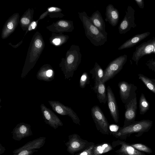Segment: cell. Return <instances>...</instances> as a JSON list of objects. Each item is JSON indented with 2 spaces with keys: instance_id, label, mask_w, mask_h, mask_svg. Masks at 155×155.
<instances>
[{
  "instance_id": "52a82bcc",
  "label": "cell",
  "mask_w": 155,
  "mask_h": 155,
  "mask_svg": "<svg viewBox=\"0 0 155 155\" xmlns=\"http://www.w3.org/2000/svg\"><path fill=\"white\" fill-rule=\"evenodd\" d=\"M48 102L52 110L55 112L61 115L68 116L74 123L80 125L79 117L71 108L64 105L58 101H49Z\"/></svg>"
},
{
  "instance_id": "5bb4252c",
  "label": "cell",
  "mask_w": 155,
  "mask_h": 155,
  "mask_svg": "<svg viewBox=\"0 0 155 155\" xmlns=\"http://www.w3.org/2000/svg\"><path fill=\"white\" fill-rule=\"evenodd\" d=\"M31 125L23 122L17 124L12 133V138L15 140L20 141L22 139L32 135Z\"/></svg>"
},
{
  "instance_id": "e575fe53",
  "label": "cell",
  "mask_w": 155,
  "mask_h": 155,
  "mask_svg": "<svg viewBox=\"0 0 155 155\" xmlns=\"http://www.w3.org/2000/svg\"><path fill=\"white\" fill-rule=\"evenodd\" d=\"M61 40L59 38H55L53 41V42L56 45H59L61 42Z\"/></svg>"
},
{
  "instance_id": "277c9868",
  "label": "cell",
  "mask_w": 155,
  "mask_h": 155,
  "mask_svg": "<svg viewBox=\"0 0 155 155\" xmlns=\"http://www.w3.org/2000/svg\"><path fill=\"white\" fill-rule=\"evenodd\" d=\"M68 139V141L65 144L67 147V151L72 155L84 150L94 143L82 139L76 134L69 135Z\"/></svg>"
},
{
  "instance_id": "8d00e7d4",
  "label": "cell",
  "mask_w": 155,
  "mask_h": 155,
  "mask_svg": "<svg viewBox=\"0 0 155 155\" xmlns=\"http://www.w3.org/2000/svg\"><path fill=\"white\" fill-rule=\"evenodd\" d=\"M7 27L9 29H12L13 27L12 23L11 22H9L7 24Z\"/></svg>"
},
{
  "instance_id": "836d02e7",
  "label": "cell",
  "mask_w": 155,
  "mask_h": 155,
  "mask_svg": "<svg viewBox=\"0 0 155 155\" xmlns=\"http://www.w3.org/2000/svg\"><path fill=\"white\" fill-rule=\"evenodd\" d=\"M37 25V24L35 21H33L31 23V25L29 28L28 30H31L32 29H34Z\"/></svg>"
},
{
  "instance_id": "5b68a950",
  "label": "cell",
  "mask_w": 155,
  "mask_h": 155,
  "mask_svg": "<svg viewBox=\"0 0 155 155\" xmlns=\"http://www.w3.org/2000/svg\"><path fill=\"white\" fill-rule=\"evenodd\" d=\"M127 59V56H120L111 61L104 70V76L102 82L105 83L114 78L122 69Z\"/></svg>"
},
{
  "instance_id": "cb8c5ba5",
  "label": "cell",
  "mask_w": 155,
  "mask_h": 155,
  "mask_svg": "<svg viewBox=\"0 0 155 155\" xmlns=\"http://www.w3.org/2000/svg\"><path fill=\"white\" fill-rule=\"evenodd\" d=\"M150 104L144 94L142 93L139 99V107L140 114H144L149 109Z\"/></svg>"
},
{
  "instance_id": "f1b7e54d",
  "label": "cell",
  "mask_w": 155,
  "mask_h": 155,
  "mask_svg": "<svg viewBox=\"0 0 155 155\" xmlns=\"http://www.w3.org/2000/svg\"><path fill=\"white\" fill-rule=\"evenodd\" d=\"M38 151V150L36 149L23 150L18 153H14L13 155H32L35 152Z\"/></svg>"
},
{
  "instance_id": "1f68e13d",
  "label": "cell",
  "mask_w": 155,
  "mask_h": 155,
  "mask_svg": "<svg viewBox=\"0 0 155 155\" xmlns=\"http://www.w3.org/2000/svg\"><path fill=\"white\" fill-rule=\"evenodd\" d=\"M35 45L37 48H40L42 45V42L39 39H37L35 42Z\"/></svg>"
},
{
  "instance_id": "7a4b0ae2",
  "label": "cell",
  "mask_w": 155,
  "mask_h": 155,
  "mask_svg": "<svg viewBox=\"0 0 155 155\" xmlns=\"http://www.w3.org/2000/svg\"><path fill=\"white\" fill-rule=\"evenodd\" d=\"M79 18L82 23L86 37L96 46L104 45L107 41V36L103 34L91 22L86 12H78Z\"/></svg>"
},
{
  "instance_id": "3957f363",
  "label": "cell",
  "mask_w": 155,
  "mask_h": 155,
  "mask_svg": "<svg viewBox=\"0 0 155 155\" xmlns=\"http://www.w3.org/2000/svg\"><path fill=\"white\" fill-rule=\"evenodd\" d=\"M81 57L79 46L72 45L68 52L64 64L62 68L65 79L73 77L74 71L81 63Z\"/></svg>"
},
{
  "instance_id": "7402d4cb",
  "label": "cell",
  "mask_w": 155,
  "mask_h": 155,
  "mask_svg": "<svg viewBox=\"0 0 155 155\" xmlns=\"http://www.w3.org/2000/svg\"><path fill=\"white\" fill-rule=\"evenodd\" d=\"M110 143L107 142L95 144L93 149V155H102L113 150Z\"/></svg>"
},
{
  "instance_id": "ffe728a7",
  "label": "cell",
  "mask_w": 155,
  "mask_h": 155,
  "mask_svg": "<svg viewBox=\"0 0 155 155\" xmlns=\"http://www.w3.org/2000/svg\"><path fill=\"white\" fill-rule=\"evenodd\" d=\"M90 73L92 75V79L94 80V87H96L102 82L104 76V71L101 66L96 62L93 68L90 71Z\"/></svg>"
},
{
  "instance_id": "ac0fdd59",
  "label": "cell",
  "mask_w": 155,
  "mask_h": 155,
  "mask_svg": "<svg viewBox=\"0 0 155 155\" xmlns=\"http://www.w3.org/2000/svg\"><path fill=\"white\" fill-rule=\"evenodd\" d=\"M89 19L91 23L104 35L107 36L105 30V24L101 13L97 10L94 12Z\"/></svg>"
},
{
  "instance_id": "603a6c76",
  "label": "cell",
  "mask_w": 155,
  "mask_h": 155,
  "mask_svg": "<svg viewBox=\"0 0 155 155\" xmlns=\"http://www.w3.org/2000/svg\"><path fill=\"white\" fill-rule=\"evenodd\" d=\"M36 78L39 80L51 81L54 79V72L51 69H48L45 71L41 70L38 71L37 73Z\"/></svg>"
},
{
  "instance_id": "83f0119b",
  "label": "cell",
  "mask_w": 155,
  "mask_h": 155,
  "mask_svg": "<svg viewBox=\"0 0 155 155\" xmlns=\"http://www.w3.org/2000/svg\"><path fill=\"white\" fill-rule=\"evenodd\" d=\"M94 145V143L84 150L77 153L75 155H93V150Z\"/></svg>"
},
{
  "instance_id": "4316f807",
  "label": "cell",
  "mask_w": 155,
  "mask_h": 155,
  "mask_svg": "<svg viewBox=\"0 0 155 155\" xmlns=\"http://www.w3.org/2000/svg\"><path fill=\"white\" fill-rule=\"evenodd\" d=\"M90 78L88 73L84 72L82 74L80 78L79 86L82 88L85 87L86 85L90 84Z\"/></svg>"
},
{
  "instance_id": "74e56055",
  "label": "cell",
  "mask_w": 155,
  "mask_h": 155,
  "mask_svg": "<svg viewBox=\"0 0 155 155\" xmlns=\"http://www.w3.org/2000/svg\"><path fill=\"white\" fill-rule=\"evenodd\" d=\"M55 10V8H51L48 9V10L50 11H52Z\"/></svg>"
},
{
  "instance_id": "30bf717a",
  "label": "cell",
  "mask_w": 155,
  "mask_h": 155,
  "mask_svg": "<svg viewBox=\"0 0 155 155\" xmlns=\"http://www.w3.org/2000/svg\"><path fill=\"white\" fill-rule=\"evenodd\" d=\"M127 10V11H125L126 15L118 28L119 33L121 34H125L131 28H134L136 26L134 22V10L130 6H128Z\"/></svg>"
},
{
  "instance_id": "4dcf8cb0",
  "label": "cell",
  "mask_w": 155,
  "mask_h": 155,
  "mask_svg": "<svg viewBox=\"0 0 155 155\" xmlns=\"http://www.w3.org/2000/svg\"><path fill=\"white\" fill-rule=\"evenodd\" d=\"M139 8H143L144 6L143 1L142 0H135Z\"/></svg>"
},
{
  "instance_id": "ab89813d",
  "label": "cell",
  "mask_w": 155,
  "mask_h": 155,
  "mask_svg": "<svg viewBox=\"0 0 155 155\" xmlns=\"http://www.w3.org/2000/svg\"><path fill=\"white\" fill-rule=\"evenodd\" d=\"M153 53L155 54V43L154 44V50Z\"/></svg>"
},
{
  "instance_id": "ba28073f",
  "label": "cell",
  "mask_w": 155,
  "mask_h": 155,
  "mask_svg": "<svg viewBox=\"0 0 155 155\" xmlns=\"http://www.w3.org/2000/svg\"><path fill=\"white\" fill-rule=\"evenodd\" d=\"M112 145L113 149H115L116 155H146L124 140H119L114 141L112 143Z\"/></svg>"
},
{
  "instance_id": "f35d334b",
  "label": "cell",
  "mask_w": 155,
  "mask_h": 155,
  "mask_svg": "<svg viewBox=\"0 0 155 155\" xmlns=\"http://www.w3.org/2000/svg\"><path fill=\"white\" fill-rule=\"evenodd\" d=\"M150 79L155 84V79Z\"/></svg>"
},
{
  "instance_id": "44dd1931",
  "label": "cell",
  "mask_w": 155,
  "mask_h": 155,
  "mask_svg": "<svg viewBox=\"0 0 155 155\" xmlns=\"http://www.w3.org/2000/svg\"><path fill=\"white\" fill-rule=\"evenodd\" d=\"M105 83L101 82L97 87L92 88L96 93L97 98L101 103L105 104L107 101V88Z\"/></svg>"
},
{
  "instance_id": "d590c367",
  "label": "cell",
  "mask_w": 155,
  "mask_h": 155,
  "mask_svg": "<svg viewBox=\"0 0 155 155\" xmlns=\"http://www.w3.org/2000/svg\"><path fill=\"white\" fill-rule=\"evenodd\" d=\"M5 149V147L2 146L1 143L0 144V154H1L4 153Z\"/></svg>"
},
{
  "instance_id": "2e32d148",
  "label": "cell",
  "mask_w": 155,
  "mask_h": 155,
  "mask_svg": "<svg viewBox=\"0 0 155 155\" xmlns=\"http://www.w3.org/2000/svg\"><path fill=\"white\" fill-rule=\"evenodd\" d=\"M105 21L108 22L113 27L117 24L119 19L118 10L111 4H108L106 7Z\"/></svg>"
},
{
  "instance_id": "8992f818",
  "label": "cell",
  "mask_w": 155,
  "mask_h": 155,
  "mask_svg": "<svg viewBox=\"0 0 155 155\" xmlns=\"http://www.w3.org/2000/svg\"><path fill=\"white\" fill-rule=\"evenodd\" d=\"M92 118L97 129L104 134L108 135L110 133L109 125L103 112L98 105H95L91 109Z\"/></svg>"
},
{
  "instance_id": "f546056e",
  "label": "cell",
  "mask_w": 155,
  "mask_h": 155,
  "mask_svg": "<svg viewBox=\"0 0 155 155\" xmlns=\"http://www.w3.org/2000/svg\"><path fill=\"white\" fill-rule=\"evenodd\" d=\"M147 65L150 69L155 71V61H150L147 63Z\"/></svg>"
},
{
  "instance_id": "e0dca14e",
  "label": "cell",
  "mask_w": 155,
  "mask_h": 155,
  "mask_svg": "<svg viewBox=\"0 0 155 155\" xmlns=\"http://www.w3.org/2000/svg\"><path fill=\"white\" fill-rule=\"evenodd\" d=\"M46 137H40L27 143L23 146L15 150L13 153H18L23 150H31L39 149L42 147L45 144Z\"/></svg>"
},
{
  "instance_id": "d6986e66",
  "label": "cell",
  "mask_w": 155,
  "mask_h": 155,
  "mask_svg": "<svg viewBox=\"0 0 155 155\" xmlns=\"http://www.w3.org/2000/svg\"><path fill=\"white\" fill-rule=\"evenodd\" d=\"M150 33L149 32L137 34L129 39L118 48V50L128 48L132 47L147 37Z\"/></svg>"
},
{
  "instance_id": "4fadbf2b",
  "label": "cell",
  "mask_w": 155,
  "mask_h": 155,
  "mask_svg": "<svg viewBox=\"0 0 155 155\" xmlns=\"http://www.w3.org/2000/svg\"><path fill=\"white\" fill-rule=\"evenodd\" d=\"M155 38L152 40H149L147 42L142 43L137 47L134 53L132 59L138 65L140 59L144 55L153 53L154 48Z\"/></svg>"
},
{
  "instance_id": "9c48e42d",
  "label": "cell",
  "mask_w": 155,
  "mask_h": 155,
  "mask_svg": "<svg viewBox=\"0 0 155 155\" xmlns=\"http://www.w3.org/2000/svg\"><path fill=\"white\" fill-rule=\"evenodd\" d=\"M118 86L120 99L124 104L129 102L137 95L136 91L137 87L134 84L123 81L120 82Z\"/></svg>"
},
{
  "instance_id": "d6a6232c",
  "label": "cell",
  "mask_w": 155,
  "mask_h": 155,
  "mask_svg": "<svg viewBox=\"0 0 155 155\" xmlns=\"http://www.w3.org/2000/svg\"><path fill=\"white\" fill-rule=\"evenodd\" d=\"M21 22L24 24H28L29 23V20L27 18H24L21 19Z\"/></svg>"
},
{
  "instance_id": "7c38bea8",
  "label": "cell",
  "mask_w": 155,
  "mask_h": 155,
  "mask_svg": "<svg viewBox=\"0 0 155 155\" xmlns=\"http://www.w3.org/2000/svg\"><path fill=\"white\" fill-rule=\"evenodd\" d=\"M126 109L123 127L128 126L135 121L137 109V95L129 102L124 104Z\"/></svg>"
},
{
  "instance_id": "8fae6325",
  "label": "cell",
  "mask_w": 155,
  "mask_h": 155,
  "mask_svg": "<svg viewBox=\"0 0 155 155\" xmlns=\"http://www.w3.org/2000/svg\"><path fill=\"white\" fill-rule=\"evenodd\" d=\"M40 108L45 123L54 129L63 126V124L58 117L44 104L40 105Z\"/></svg>"
},
{
  "instance_id": "d4e9b609",
  "label": "cell",
  "mask_w": 155,
  "mask_h": 155,
  "mask_svg": "<svg viewBox=\"0 0 155 155\" xmlns=\"http://www.w3.org/2000/svg\"><path fill=\"white\" fill-rule=\"evenodd\" d=\"M138 75L139 78L141 80L147 87L155 94V84L151 80V79L142 74H139Z\"/></svg>"
},
{
  "instance_id": "6da1fadb",
  "label": "cell",
  "mask_w": 155,
  "mask_h": 155,
  "mask_svg": "<svg viewBox=\"0 0 155 155\" xmlns=\"http://www.w3.org/2000/svg\"><path fill=\"white\" fill-rule=\"evenodd\" d=\"M153 124L152 121L149 120H142L135 121L131 124L120 127L116 132H110L116 138L124 140L131 134L136 133V136H140L144 133L147 132L150 129Z\"/></svg>"
},
{
  "instance_id": "484cf974",
  "label": "cell",
  "mask_w": 155,
  "mask_h": 155,
  "mask_svg": "<svg viewBox=\"0 0 155 155\" xmlns=\"http://www.w3.org/2000/svg\"><path fill=\"white\" fill-rule=\"evenodd\" d=\"M131 146L137 150L144 153L150 154L152 153L151 148L146 145L140 143H136L130 144Z\"/></svg>"
},
{
  "instance_id": "9a60e30c",
  "label": "cell",
  "mask_w": 155,
  "mask_h": 155,
  "mask_svg": "<svg viewBox=\"0 0 155 155\" xmlns=\"http://www.w3.org/2000/svg\"><path fill=\"white\" fill-rule=\"evenodd\" d=\"M107 105L110 114L114 121L117 123L119 121V114L115 97L109 86H107Z\"/></svg>"
}]
</instances>
